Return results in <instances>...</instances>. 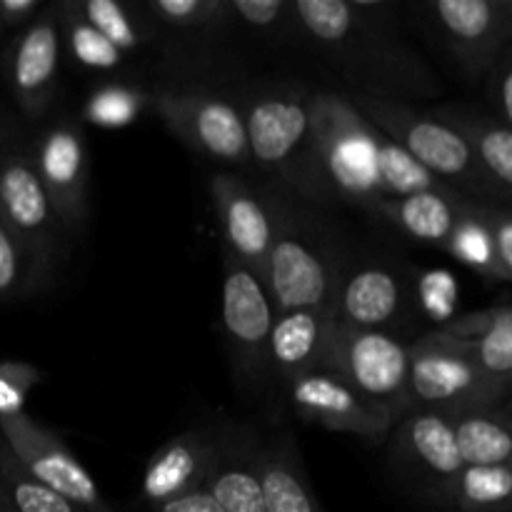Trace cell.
I'll return each instance as SVG.
<instances>
[{
    "instance_id": "6da1fadb",
    "label": "cell",
    "mask_w": 512,
    "mask_h": 512,
    "mask_svg": "<svg viewBox=\"0 0 512 512\" xmlns=\"http://www.w3.org/2000/svg\"><path fill=\"white\" fill-rule=\"evenodd\" d=\"M295 20L348 95L410 103L440 93L430 65L405 43L390 20V5L373 0H295Z\"/></svg>"
},
{
    "instance_id": "7a4b0ae2",
    "label": "cell",
    "mask_w": 512,
    "mask_h": 512,
    "mask_svg": "<svg viewBox=\"0 0 512 512\" xmlns=\"http://www.w3.org/2000/svg\"><path fill=\"white\" fill-rule=\"evenodd\" d=\"M310 133L320 173L333 200L368 210L383 198L453 190L370 125L343 93L313 95Z\"/></svg>"
},
{
    "instance_id": "3957f363",
    "label": "cell",
    "mask_w": 512,
    "mask_h": 512,
    "mask_svg": "<svg viewBox=\"0 0 512 512\" xmlns=\"http://www.w3.org/2000/svg\"><path fill=\"white\" fill-rule=\"evenodd\" d=\"M313 95L298 83H270L240 103L248 155L263 173L310 200H333L310 133Z\"/></svg>"
},
{
    "instance_id": "277c9868",
    "label": "cell",
    "mask_w": 512,
    "mask_h": 512,
    "mask_svg": "<svg viewBox=\"0 0 512 512\" xmlns=\"http://www.w3.org/2000/svg\"><path fill=\"white\" fill-rule=\"evenodd\" d=\"M275 203L278 230L263 270L275 313L300 308L333 313L335 290L350 258L318 218L283 198H275Z\"/></svg>"
},
{
    "instance_id": "5b68a950",
    "label": "cell",
    "mask_w": 512,
    "mask_h": 512,
    "mask_svg": "<svg viewBox=\"0 0 512 512\" xmlns=\"http://www.w3.org/2000/svg\"><path fill=\"white\" fill-rule=\"evenodd\" d=\"M348 103L368 120L370 125L388 135L395 145L405 150L418 165H423L440 183L450 185L465 198L508 203L493 180L478 168L465 140L453 128L435 118L428 110H418L413 103L348 95Z\"/></svg>"
},
{
    "instance_id": "8992f818",
    "label": "cell",
    "mask_w": 512,
    "mask_h": 512,
    "mask_svg": "<svg viewBox=\"0 0 512 512\" xmlns=\"http://www.w3.org/2000/svg\"><path fill=\"white\" fill-rule=\"evenodd\" d=\"M0 220L25 255L28 293L50 285L68 233L40 183L30 140L10 138L0 158Z\"/></svg>"
},
{
    "instance_id": "52a82bcc",
    "label": "cell",
    "mask_w": 512,
    "mask_h": 512,
    "mask_svg": "<svg viewBox=\"0 0 512 512\" xmlns=\"http://www.w3.org/2000/svg\"><path fill=\"white\" fill-rule=\"evenodd\" d=\"M408 350L410 410L460 415L508 403L510 393L485 378L473 350L445 330L423 335Z\"/></svg>"
},
{
    "instance_id": "ba28073f",
    "label": "cell",
    "mask_w": 512,
    "mask_h": 512,
    "mask_svg": "<svg viewBox=\"0 0 512 512\" xmlns=\"http://www.w3.org/2000/svg\"><path fill=\"white\" fill-rule=\"evenodd\" d=\"M323 370L343 378L365 398L388 408L398 420L410 413V350L398 335L348 328L333 320Z\"/></svg>"
},
{
    "instance_id": "9c48e42d",
    "label": "cell",
    "mask_w": 512,
    "mask_h": 512,
    "mask_svg": "<svg viewBox=\"0 0 512 512\" xmlns=\"http://www.w3.org/2000/svg\"><path fill=\"white\" fill-rule=\"evenodd\" d=\"M275 305L263 275L223 250V323L230 363L240 383L258 390L270 375V333Z\"/></svg>"
},
{
    "instance_id": "30bf717a",
    "label": "cell",
    "mask_w": 512,
    "mask_h": 512,
    "mask_svg": "<svg viewBox=\"0 0 512 512\" xmlns=\"http://www.w3.org/2000/svg\"><path fill=\"white\" fill-rule=\"evenodd\" d=\"M423 10L468 83H483L512 48V0H428Z\"/></svg>"
},
{
    "instance_id": "8fae6325",
    "label": "cell",
    "mask_w": 512,
    "mask_h": 512,
    "mask_svg": "<svg viewBox=\"0 0 512 512\" xmlns=\"http://www.w3.org/2000/svg\"><path fill=\"white\" fill-rule=\"evenodd\" d=\"M150 105L188 148L225 165H248V138L238 100L210 90H158Z\"/></svg>"
},
{
    "instance_id": "7c38bea8",
    "label": "cell",
    "mask_w": 512,
    "mask_h": 512,
    "mask_svg": "<svg viewBox=\"0 0 512 512\" xmlns=\"http://www.w3.org/2000/svg\"><path fill=\"white\" fill-rule=\"evenodd\" d=\"M0 438L25 473L63 495L80 512H115L100 493L93 475L60 440V435L40 425L28 413L0 418Z\"/></svg>"
},
{
    "instance_id": "4fadbf2b",
    "label": "cell",
    "mask_w": 512,
    "mask_h": 512,
    "mask_svg": "<svg viewBox=\"0 0 512 512\" xmlns=\"http://www.w3.org/2000/svg\"><path fill=\"white\" fill-rule=\"evenodd\" d=\"M38 178L58 213L65 233H83L88 223L90 148L88 135L78 118L48 123L30 140Z\"/></svg>"
},
{
    "instance_id": "5bb4252c",
    "label": "cell",
    "mask_w": 512,
    "mask_h": 512,
    "mask_svg": "<svg viewBox=\"0 0 512 512\" xmlns=\"http://www.w3.org/2000/svg\"><path fill=\"white\" fill-rule=\"evenodd\" d=\"M288 400L298 418L333 433H348L365 443H383L393 433L395 418L335 373L315 370L288 385Z\"/></svg>"
},
{
    "instance_id": "9a60e30c",
    "label": "cell",
    "mask_w": 512,
    "mask_h": 512,
    "mask_svg": "<svg viewBox=\"0 0 512 512\" xmlns=\"http://www.w3.org/2000/svg\"><path fill=\"white\" fill-rule=\"evenodd\" d=\"M413 290L403 270L390 260H348L333 300V320L348 328L383 330L405 318Z\"/></svg>"
},
{
    "instance_id": "2e32d148",
    "label": "cell",
    "mask_w": 512,
    "mask_h": 512,
    "mask_svg": "<svg viewBox=\"0 0 512 512\" xmlns=\"http://www.w3.org/2000/svg\"><path fill=\"white\" fill-rule=\"evenodd\" d=\"M58 8L45 5L38 18L20 28L5 50L3 73L13 100L28 120L48 113L60 70Z\"/></svg>"
},
{
    "instance_id": "e0dca14e",
    "label": "cell",
    "mask_w": 512,
    "mask_h": 512,
    "mask_svg": "<svg viewBox=\"0 0 512 512\" xmlns=\"http://www.w3.org/2000/svg\"><path fill=\"white\" fill-rule=\"evenodd\" d=\"M210 195L218 210L223 230L225 253L233 255L250 270L263 275L278 230V203L248 180L233 173H218L210 178Z\"/></svg>"
},
{
    "instance_id": "ac0fdd59",
    "label": "cell",
    "mask_w": 512,
    "mask_h": 512,
    "mask_svg": "<svg viewBox=\"0 0 512 512\" xmlns=\"http://www.w3.org/2000/svg\"><path fill=\"white\" fill-rule=\"evenodd\" d=\"M263 435L248 420H218L213 468L203 488L223 512H265Z\"/></svg>"
},
{
    "instance_id": "d6986e66",
    "label": "cell",
    "mask_w": 512,
    "mask_h": 512,
    "mask_svg": "<svg viewBox=\"0 0 512 512\" xmlns=\"http://www.w3.org/2000/svg\"><path fill=\"white\" fill-rule=\"evenodd\" d=\"M390 438V460L405 475L423 483V490L453 478L463 470L455 443L453 415L438 410H410L395 423Z\"/></svg>"
},
{
    "instance_id": "ffe728a7",
    "label": "cell",
    "mask_w": 512,
    "mask_h": 512,
    "mask_svg": "<svg viewBox=\"0 0 512 512\" xmlns=\"http://www.w3.org/2000/svg\"><path fill=\"white\" fill-rule=\"evenodd\" d=\"M218 445V420L208 425H190L173 435L163 448L153 453L140 483V498L150 508L178 500L200 490L213 468Z\"/></svg>"
},
{
    "instance_id": "44dd1931",
    "label": "cell",
    "mask_w": 512,
    "mask_h": 512,
    "mask_svg": "<svg viewBox=\"0 0 512 512\" xmlns=\"http://www.w3.org/2000/svg\"><path fill=\"white\" fill-rule=\"evenodd\" d=\"M443 250L488 283H510L512 215L508 203L470 198Z\"/></svg>"
},
{
    "instance_id": "7402d4cb",
    "label": "cell",
    "mask_w": 512,
    "mask_h": 512,
    "mask_svg": "<svg viewBox=\"0 0 512 512\" xmlns=\"http://www.w3.org/2000/svg\"><path fill=\"white\" fill-rule=\"evenodd\" d=\"M333 313L315 308L285 310L275 315L270 333V373L280 378L288 388L303 375L323 370L325 350H328Z\"/></svg>"
},
{
    "instance_id": "603a6c76",
    "label": "cell",
    "mask_w": 512,
    "mask_h": 512,
    "mask_svg": "<svg viewBox=\"0 0 512 512\" xmlns=\"http://www.w3.org/2000/svg\"><path fill=\"white\" fill-rule=\"evenodd\" d=\"M468 200L455 190H423L400 198H383L370 205L365 213L380 223L393 225L395 230L418 243L443 250L458 228Z\"/></svg>"
},
{
    "instance_id": "cb8c5ba5",
    "label": "cell",
    "mask_w": 512,
    "mask_h": 512,
    "mask_svg": "<svg viewBox=\"0 0 512 512\" xmlns=\"http://www.w3.org/2000/svg\"><path fill=\"white\" fill-rule=\"evenodd\" d=\"M430 113L465 140L478 168L510 200L512 195V130L495 115L468 103H443Z\"/></svg>"
},
{
    "instance_id": "d4e9b609",
    "label": "cell",
    "mask_w": 512,
    "mask_h": 512,
    "mask_svg": "<svg viewBox=\"0 0 512 512\" xmlns=\"http://www.w3.org/2000/svg\"><path fill=\"white\" fill-rule=\"evenodd\" d=\"M260 483L265 512H328L315 495L298 443L285 430L263 438Z\"/></svg>"
},
{
    "instance_id": "484cf974",
    "label": "cell",
    "mask_w": 512,
    "mask_h": 512,
    "mask_svg": "<svg viewBox=\"0 0 512 512\" xmlns=\"http://www.w3.org/2000/svg\"><path fill=\"white\" fill-rule=\"evenodd\" d=\"M448 335L468 345L475 363L488 380L510 393L512 388V308L510 303H498L493 308L463 315L445 328Z\"/></svg>"
},
{
    "instance_id": "4316f807",
    "label": "cell",
    "mask_w": 512,
    "mask_h": 512,
    "mask_svg": "<svg viewBox=\"0 0 512 512\" xmlns=\"http://www.w3.org/2000/svg\"><path fill=\"white\" fill-rule=\"evenodd\" d=\"M440 512H510V465H463V470L423 490Z\"/></svg>"
},
{
    "instance_id": "83f0119b",
    "label": "cell",
    "mask_w": 512,
    "mask_h": 512,
    "mask_svg": "<svg viewBox=\"0 0 512 512\" xmlns=\"http://www.w3.org/2000/svg\"><path fill=\"white\" fill-rule=\"evenodd\" d=\"M453 430L463 465H510V403L453 415Z\"/></svg>"
},
{
    "instance_id": "f1b7e54d",
    "label": "cell",
    "mask_w": 512,
    "mask_h": 512,
    "mask_svg": "<svg viewBox=\"0 0 512 512\" xmlns=\"http://www.w3.org/2000/svg\"><path fill=\"white\" fill-rule=\"evenodd\" d=\"M55 8H58L60 45L68 48L70 58L80 68L90 70V73H118L125 68L128 55L120 53L93 25L85 23L83 15L75 8V0H63Z\"/></svg>"
},
{
    "instance_id": "f546056e",
    "label": "cell",
    "mask_w": 512,
    "mask_h": 512,
    "mask_svg": "<svg viewBox=\"0 0 512 512\" xmlns=\"http://www.w3.org/2000/svg\"><path fill=\"white\" fill-rule=\"evenodd\" d=\"M75 8L83 15L85 23L93 25L123 55L138 53L148 43V25L135 15L130 5L118 3V0H75Z\"/></svg>"
},
{
    "instance_id": "4dcf8cb0",
    "label": "cell",
    "mask_w": 512,
    "mask_h": 512,
    "mask_svg": "<svg viewBox=\"0 0 512 512\" xmlns=\"http://www.w3.org/2000/svg\"><path fill=\"white\" fill-rule=\"evenodd\" d=\"M0 485L13 505V512H80L63 495L45 488L33 475L25 473L3 438H0Z\"/></svg>"
},
{
    "instance_id": "1f68e13d",
    "label": "cell",
    "mask_w": 512,
    "mask_h": 512,
    "mask_svg": "<svg viewBox=\"0 0 512 512\" xmlns=\"http://www.w3.org/2000/svg\"><path fill=\"white\" fill-rule=\"evenodd\" d=\"M145 105H150V95L143 90L125 83H103L90 90L80 115L85 123L98 128H125L138 120Z\"/></svg>"
},
{
    "instance_id": "d6a6232c",
    "label": "cell",
    "mask_w": 512,
    "mask_h": 512,
    "mask_svg": "<svg viewBox=\"0 0 512 512\" xmlns=\"http://www.w3.org/2000/svg\"><path fill=\"white\" fill-rule=\"evenodd\" d=\"M143 10L175 30H218L235 20L230 0H148Z\"/></svg>"
},
{
    "instance_id": "836d02e7",
    "label": "cell",
    "mask_w": 512,
    "mask_h": 512,
    "mask_svg": "<svg viewBox=\"0 0 512 512\" xmlns=\"http://www.w3.org/2000/svg\"><path fill=\"white\" fill-rule=\"evenodd\" d=\"M230 10L235 20L258 33L278 35L298 25L290 0H230Z\"/></svg>"
},
{
    "instance_id": "e575fe53",
    "label": "cell",
    "mask_w": 512,
    "mask_h": 512,
    "mask_svg": "<svg viewBox=\"0 0 512 512\" xmlns=\"http://www.w3.org/2000/svg\"><path fill=\"white\" fill-rule=\"evenodd\" d=\"M43 383V373L23 360H0V418H13L25 408V400L35 385Z\"/></svg>"
},
{
    "instance_id": "d590c367",
    "label": "cell",
    "mask_w": 512,
    "mask_h": 512,
    "mask_svg": "<svg viewBox=\"0 0 512 512\" xmlns=\"http://www.w3.org/2000/svg\"><path fill=\"white\" fill-rule=\"evenodd\" d=\"M28 293V263L18 240L0 220V303Z\"/></svg>"
},
{
    "instance_id": "8d00e7d4",
    "label": "cell",
    "mask_w": 512,
    "mask_h": 512,
    "mask_svg": "<svg viewBox=\"0 0 512 512\" xmlns=\"http://www.w3.org/2000/svg\"><path fill=\"white\" fill-rule=\"evenodd\" d=\"M485 83V93H488V103L493 108L495 118L500 123L510 125L512 123V48L503 53V58L495 63V68L490 70Z\"/></svg>"
},
{
    "instance_id": "74e56055",
    "label": "cell",
    "mask_w": 512,
    "mask_h": 512,
    "mask_svg": "<svg viewBox=\"0 0 512 512\" xmlns=\"http://www.w3.org/2000/svg\"><path fill=\"white\" fill-rule=\"evenodd\" d=\"M43 8L40 0H0V28H25Z\"/></svg>"
},
{
    "instance_id": "f35d334b",
    "label": "cell",
    "mask_w": 512,
    "mask_h": 512,
    "mask_svg": "<svg viewBox=\"0 0 512 512\" xmlns=\"http://www.w3.org/2000/svg\"><path fill=\"white\" fill-rule=\"evenodd\" d=\"M153 512H223L220 505L210 498V493L205 488L193 490V493L183 495L178 500H170V503L158 505V508H150Z\"/></svg>"
},
{
    "instance_id": "ab89813d",
    "label": "cell",
    "mask_w": 512,
    "mask_h": 512,
    "mask_svg": "<svg viewBox=\"0 0 512 512\" xmlns=\"http://www.w3.org/2000/svg\"><path fill=\"white\" fill-rule=\"evenodd\" d=\"M10 138H13V135H10L8 130L3 128V123H0V158H3V153H5V145L10 143Z\"/></svg>"
},
{
    "instance_id": "60d3db41",
    "label": "cell",
    "mask_w": 512,
    "mask_h": 512,
    "mask_svg": "<svg viewBox=\"0 0 512 512\" xmlns=\"http://www.w3.org/2000/svg\"><path fill=\"white\" fill-rule=\"evenodd\" d=\"M0 512H13V505H10L8 495H5L3 485H0Z\"/></svg>"
},
{
    "instance_id": "b9f144b4",
    "label": "cell",
    "mask_w": 512,
    "mask_h": 512,
    "mask_svg": "<svg viewBox=\"0 0 512 512\" xmlns=\"http://www.w3.org/2000/svg\"><path fill=\"white\" fill-rule=\"evenodd\" d=\"M0 33H3V28H0Z\"/></svg>"
}]
</instances>
